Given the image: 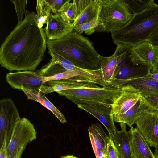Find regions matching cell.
I'll list each match as a JSON object with an SVG mask.
<instances>
[{
    "label": "cell",
    "mask_w": 158,
    "mask_h": 158,
    "mask_svg": "<svg viewBox=\"0 0 158 158\" xmlns=\"http://www.w3.org/2000/svg\"><path fill=\"white\" fill-rule=\"evenodd\" d=\"M6 81L15 89L39 92L40 87L46 83L45 77L37 71H23L10 72L6 76Z\"/></svg>",
    "instance_id": "cell-8"
},
{
    "label": "cell",
    "mask_w": 158,
    "mask_h": 158,
    "mask_svg": "<svg viewBox=\"0 0 158 158\" xmlns=\"http://www.w3.org/2000/svg\"><path fill=\"white\" fill-rule=\"evenodd\" d=\"M21 119L17 108L10 98L0 101V146L7 137V144L14 129Z\"/></svg>",
    "instance_id": "cell-9"
},
{
    "label": "cell",
    "mask_w": 158,
    "mask_h": 158,
    "mask_svg": "<svg viewBox=\"0 0 158 158\" xmlns=\"http://www.w3.org/2000/svg\"><path fill=\"white\" fill-rule=\"evenodd\" d=\"M92 147L94 154L102 150L106 151L110 138L98 123L93 124L88 129Z\"/></svg>",
    "instance_id": "cell-23"
},
{
    "label": "cell",
    "mask_w": 158,
    "mask_h": 158,
    "mask_svg": "<svg viewBox=\"0 0 158 158\" xmlns=\"http://www.w3.org/2000/svg\"><path fill=\"white\" fill-rule=\"evenodd\" d=\"M135 123L149 146L156 148L158 145V112L148 110Z\"/></svg>",
    "instance_id": "cell-12"
},
{
    "label": "cell",
    "mask_w": 158,
    "mask_h": 158,
    "mask_svg": "<svg viewBox=\"0 0 158 158\" xmlns=\"http://www.w3.org/2000/svg\"><path fill=\"white\" fill-rule=\"evenodd\" d=\"M98 58L102 79L107 85H109L114 79L117 69L116 54L114 52L112 55L108 57L99 54Z\"/></svg>",
    "instance_id": "cell-21"
},
{
    "label": "cell",
    "mask_w": 158,
    "mask_h": 158,
    "mask_svg": "<svg viewBox=\"0 0 158 158\" xmlns=\"http://www.w3.org/2000/svg\"><path fill=\"white\" fill-rule=\"evenodd\" d=\"M14 6L18 18V23L22 21L24 14H25L28 11L26 10L27 0H10Z\"/></svg>",
    "instance_id": "cell-29"
},
{
    "label": "cell",
    "mask_w": 158,
    "mask_h": 158,
    "mask_svg": "<svg viewBox=\"0 0 158 158\" xmlns=\"http://www.w3.org/2000/svg\"><path fill=\"white\" fill-rule=\"evenodd\" d=\"M130 127L131 146L134 158H155L149 145L136 127Z\"/></svg>",
    "instance_id": "cell-19"
},
{
    "label": "cell",
    "mask_w": 158,
    "mask_h": 158,
    "mask_svg": "<svg viewBox=\"0 0 158 158\" xmlns=\"http://www.w3.org/2000/svg\"><path fill=\"white\" fill-rule=\"evenodd\" d=\"M35 14L27 12L1 44V67L11 71H34L43 60L47 40L44 29L38 25Z\"/></svg>",
    "instance_id": "cell-1"
},
{
    "label": "cell",
    "mask_w": 158,
    "mask_h": 158,
    "mask_svg": "<svg viewBox=\"0 0 158 158\" xmlns=\"http://www.w3.org/2000/svg\"><path fill=\"white\" fill-rule=\"evenodd\" d=\"M116 45L114 52L117 57L118 68L110 86L121 88L128 81L144 77L150 73L152 66H135L130 61L128 54L131 46L121 43Z\"/></svg>",
    "instance_id": "cell-6"
},
{
    "label": "cell",
    "mask_w": 158,
    "mask_h": 158,
    "mask_svg": "<svg viewBox=\"0 0 158 158\" xmlns=\"http://www.w3.org/2000/svg\"><path fill=\"white\" fill-rule=\"evenodd\" d=\"M37 138V132L30 121L23 117L18 122L7 144L9 158H21L27 144Z\"/></svg>",
    "instance_id": "cell-7"
},
{
    "label": "cell",
    "mask_w": 158,
    "mask_h": 158,
    "mask_svg": "<svg viewBox=\"0 0 158 158\" xmlns=\"http://www.w3.org/2000/svg\"><path fill=\"white\" fill-rule=\"evenodd\" d=\"M150 76L152 79L158 81V73L156 72H151L149 74Z\"/></svg>",
    "instance_id": "cell-37"
},
{
    "label": "cell",
    "mask_w": 158,
    "mask_h": 158,
    "mask_svg": "<svg viewBox=\"0 0 158 158\" xmlns=\"http://www.w3.org/2000/svg\"><path fill=\"white\" fill-rule=\"evenodd\" d=\"M60 158H78L72 155H68L65 156H61Z\"/></svg>",
    "instance_id": "cell-38"
},
{
    "label": "cell",
    "mask_w": 158,
    "mask_h": 158,
    "mask_svg": "<svg viewBox=\"0 0 158 158\" xmlns=\"http://www.w3.org/2000/svg\"><path fill=\"white\" fill-rule=\"evenodd\" d=\"M148 40L153 44L158 46V28L151 35Z\"/></svg>",
    "instance_id": "cell-35"
},
{
    "label": "cell",
    "mask_w": 158,
    "mask_h": 158,
    "mask_svg": "<svg viewBox=\"0 0 158 158\" xmlns=\"http://www.w3.org/2000/svg\"><path fill=\"white\" fill-rule=\"evenodd\" d=\"M99 26L96 31L114 32L126 25L134 14L124 0H101Z\"/></svg>",
    "instance_id": "cell-4"
},
{
    "label": "cell",
    "mask_w": 158,
    "mask_h": 158,
    "mask_svg": "<svg viewBox=\"0 0 158 158\" xmlns=\"http://www.w3.org/2000/svg\"><path fill=\"white\" fill-rule=\"evenodd\" d=\"M121 89L120 94L111 104L113 115L127 111L140 100L142 96L139 93L131 90L126 86Z\"/></svg>",
    "instance_id": "cell-16"
},
{
    "label": "cell",
    "mask_w": 158,
    "mask_h": 158,
    "mask_svg": "<svg viewBox=\"0 0 158 158\" xmlns=\"http://www.w3.org/2000/svg\"><path fill=\"white\" fill-rule=\"evenodd\" d=\"M99 24V17L94 18L86 23L75 26L73 32L80 34L84 32L87 35H90L96 31Z\"/></svg>",
    "instance_id": "cell-27"
},
{
    "label": "cell",
    "mask_w": 158,
    "mask_h": 158,
    "mask_svg": "<svg viewBox=\"0 0 158 158\" xmlns=\"http://www.w3.org/2000/svg\"><path fill=\"white\" fill-rule=\"evenodd\" d=\"M128 57L134 65L152 66L158 61V46L148 40L131 46Z\"/></svg>",
    "instance_id": "cell-10"
},
{
    "label": "cell",
    "mask_w": 158,
    "mask_h": 158,
    "mask_svg": "<svg viewBox=\"0 0 158 158\" xmlns=\"http://www.w3.org/2000/svg\"><path fill=\"white\" fill-rule=\"evenodd\" d=\"M106 158H120L113 140L110 139L105 152Z\"/></svg>",
    "instance_id": "cell-33"
},
{
    "label": "cell",
    "mask_w": 158,
    "mask_h": 158,
    "mask_svg": "<svg viewBox=\"0 0 158 158\" xmlns=\"http://www.w3.org/2000/svg\"><path fill=\"white\" fill-rule=\"evenodd\" d=\"M77 107L88 112L99 121L107 130L112 139L117 130L113 118L111 104L93 103L80 104Z\"/></svg>",
    "instance_id": "cell-11"
},
{
    "label": "cell",
    "mask_w": 158,
    "mask_h": 158,
    "mask_svg": "<svg viewBox=\"0 0 158 158\" xmlns=\"http://www.w3.org/2000/svg\"><path fill=\"white\" fill-rule=\"evenodd\" d=\"M73 28V23L64 20L60 13L52 14L50 13L44 29L47 40H52L64 37L72 32Z\"/></svg>",
    "instance_id": "cell-13"
},
{
    "label": "cell",
    "mask_w": 158,
    "mask_h": 158,
    "mask_svg": "<svg viewBox=\"0 0 158 158\" xmlns=\"http://www.w3.org/2000/svg\"><path fill=\"white\" fill-rule=\"evenodd\" d=\"M28 99L40 103L51 111L62 123H67L66 118L62 113L46 97L44 94L40 92L23 90Z\"/></svg>",
    "instance_id": "cell-24"
},
{
    "label": "cell",
    "mask_w": 158,
    "mask_h": 158,
    "mask_svg": "<svg viewBox=\"0 0 158 158\" xmlns=\"http://www.w3.org/2000/svg\"><path fill=\"white\" fill-rule=\"evenodd\" d=\"M148 109L141 99L130 109L125 112L117 115H114V120L116 122L123 123L130 127L143 116Z\"/></svg>",
    "instance_id": "cell-22"
},
{
    "label": "cell",
    "mask_w": 158,
    "mask_h": 158,
    "mask_svg": "<svg viewBox=\"0 0 158 158\" xmlns=\"http://www.w3.org/2000/svg\"><path fill=\"white\" fill-rule=\"evenodd\" d=\"M131 19L118 30L111 33L115 44L121 43L134 46L148 40L158 28V5L134 14Z\"/></svg>",
    "instance_id": "cell-3"
},
{
    "label": "cell",
    "mask_w": 158,
    "mask_h": 158,
    "mask_svg": "<svg viewBox=\"0 0 158 158\" xmlns=\"http://www.w3.org/2000/svg\"><path fill=\"white\" fill-rule=\"evenodd\" d=\"M154 67H158V61L155 63V64H154V65L153 66L152 68Z\"/></svg>",
    "instance_id": "cell-39"
},
{
    "label": "cell",
    "mask_w": 158,
    "mask_h": 158,
    "mask_svg": "<svg viewBox=\"0 0 158 158\" xmlns=\"http://www.w3.org/2000/svg\"><path fill=\"white\" fill-rule=\"evenodd\" d=\"M94 84L79 76L69 79L49 81L42 85L39 91L44 94L93 85Z\"/></svg>",
    "instance_id": "cell-15"
},
{
    "label": "cell",
    "mask_w": 158,
    "mask_h": 158,
    "mask_svg": "<svg viewBox=\"0 0 158 158\" xmlns=\"http://www.w3.org/2000/svg\"><path fill=\"white\" fill-rule=\"evenodd\" d=\"M77 18L73 23L76 26L86 23L93 19L99 17L101 6V0H73Z\"/></svg>",
    "instance_id": "cell-14"
},
{
    "label": "cell",
    "mask_w": 158,
    "mask_h": 158,
    "mask_svg": "<svg viewBox=\"0 0 158 158\" xmlns=\"http://www.w3.org/2000/svg\"><path fill=\"white\" fill-rule=\"evenodd\" d=\"M133 14L141 12L153 6V0H124Z\"/></svg>",
    "instance_id": "cell-26"
},
{
    "label": "cell",
    "mask_w": 158,
    "mask_h": 158,
    "mask_svg": "<svg viewBox=\"0 0 158 158\" xmlns=\"http://www.w3.org/2000/svg\"><path fill=\"white\" fill-rule=\"evenodd\" d=\"M51 11L55 14L60 13L61 9L68 0H45Z\"/></svg>",
    "instance_id": "cell-32"
},
{
    "label": "cell",
    "mask_w": 158,
    "mask_h": 158,
    "mask_svg": "<svg viewBox=\"0 0 158 158\" xmlns=\"http://www.w3.org/2000/svg\"><path fill=\"white\" fill-rule=\"evenodd\" d=\"M68 0L62 6L60 14L62 18L65 21L73 23L77 19V14L73 2Z\"/></svg>",
    "instance_id": "cell-28"
},
{
    "label": "cell",
    "mask_w": 158,
    "mask_h": 158,
    "mask_svg": "<svg viewBox=\"0 0 158 158\" xmlns=\"http://www.w3.org/2000/svg\"><path fill=\"white\" fill-rule=\"evenodd\" d=\"M157 150L158 151V145L157 147Z\"/></svg>",
    "instance_id": "cell-40"
},
{
    "label": "cell",
    "mask_w": 158,
    "mask_h": 158,
    "mask_svg": "<svg viewBox=\"0 0 158 158\" xmlns=\"http://www.w3.org/2000/svg\"><path fill=\"white\" fill-rule=\"evenodd\" d=\"M47 47L75 66L84 69L95 70L99 69V54L93 43L81 34L72 32L56 40H47Z\"/></svg>",
    "instance_id": "cell-2"
},
{
    "label": "cell",
    "mask_w": 158,
    "mask_h": 158,
    "mask_svg": "<svg viewBox=\"0 0 158 158\" xmlns=\"http://www.w3.org/2000/svg\"><path fill=\"white\" fill-rule=\"evenodd\" d=\"M36 2L37 14L35 13V17L39 27L42 28L44 25L46 24L48 17L51 10L45 0H37Z\"/></svg>",
    "instance_id": "cell-25"
},
{
    "label": "cell",
    "mask_w": 158,
    "mask_h": 158,
    "mask_svg": "<svg viewBox=\"0 0 158 158\" xmlns=\"http://www.w3.org/2000/svg\"><path fill=\"white\" fill-rule=\"evenodd\" d=\"M51 57L49 61L37 70L44 77H49L67 71V60L55 52L48 50Z\"/></svg>",
    "instance_id": "cell-20"
},
{
    "label": "cell",
    "mask_w": 158,
    "mask_h": 158,
    "mask_svg": "<svg viewBox=\"0 0 158 158\" xmlns=\"http://www.w3.org/2000/svg\"><path fill=\"white\" fill-rule=\"evenodd\" d=\"M121 130H117L112 140L120 158H134L131 146V132L126 130V124L119 123Z\"/></svg>",
    "instance_id": "cell-17"
},
{
    "label": "cell",
    "mask_w": 158,
    "mask_h": 158,
    "mask_svg": "<svg viewBox=\"0 0 158 158\" xmlns=\"http://www.w3.org/2000/svg\"><path fill=\"white\" fill-rule=\"evenodd\" d=\"M121 89L111 86L93 85L57 91L77 105L80 104H111L118 96Z\"/></svg>",
    "instance_id": "cell-5"
},
{
    "label": "cell",
    "mask_w": 158,
    "mask_h": 158,
    "mask_svg": "<svg viewBox=\"0 0 158 158\" xmlns=\"http://www.w3.org/2000/svg\"><path fill=\"white\" fill-rule=\"evenodd\" d=\"M149 74L129 80L123 86H126L130 90L139 92L142 95H158V81L152 78Z\"/></svg>",
    "instance_id": "cell-18"
},
{
    "label": "cell",
    "mask_w": 158,
    "mask_h": 158,
    "mask_svg": "<svg viewBox=\"0 0 158 158\" xmlns=\"http://www.w3.org/2000/svg\"><path fill=\"white\" fill-rule=\"evenodd\" d=\"M142 96L141 99L148 110L158 112V95Z\"/></svg>",
    "instance_id": "cell-30"
},
{
    "label": "cell",
    "mask_w": 158,
    "mask_h": 158,
    "mask_svg": "<svg viewBox=\"0 0 158 158\" xmlns=\"http://www.w3.org/2000/svg\"><path fill=\"white\" fill-rule=\"evenodd\" d=\"M105 151L101 150L97 151L95 154L96 158H106Z\"/></svg>",
    "instance_id": "cell-36"
},
{
    "label": "cell",
    "mask_w": 158,
    "mask_h": 158,
    "mask_svg": "<svg viewBox=\"0 0 158 158\" xmlns=\"http://www.w3.org/2000/svg\"><path fill=\"white\" fill-rule=\"evenodd\" d=\"M7 137H6L0 146V158H9L7 149Z\"/></svg>",
    "instance_id": "cell-34"
},
{
    "label": "cell",
    "mask_w": 158,
    "mask_h": 158,
    "mask_svg": "<svg viewBox=\"0 0 158 158\" xmlns=\"http://www.w3.org/2000/svg\"><path fill=\"white\" fill-rule=\"evenodd\" d=\"M78 76V75L75 72L67 70L52 76L45 77L46 82L50 81L69 79Z\"/></svg>",
    "instance_id": "cell-31"
}]
</instances>
